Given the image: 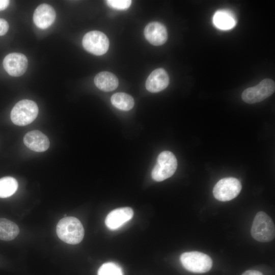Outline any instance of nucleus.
Returning a JSON list of instances; mask_svg holds the SVG:
<instances>
[{
    "label": "nucleus",
    "mask_w": 275,
    "mask_h": 275,
    "mask_svg": "<svg viewBox=\"0 0 275 275\" xmlns=\"http://www.w3.org/2000/svg\"><path fill=\"white\" fill-rule=\"evenodd\" d=\"M6 71L11 76L18 77L22 75L28 66L26 57L22 53L13 52L7 54L3 62Z\"/></svg>",
    "instance_id": "nucleus-9"
},
{
    "label": "nucleus",
    "mask_w": 275,
    "mask_h": 275,
    "mask_svg": "<svg viewBox=\"0 0 275 275\" xmlns=\"http://www.w3.org/2000/svg\"><path fill=\"white\" fill-rule=\"evenodd\" d=\"M241 275H263L262 272L255 270H248L244 272Z\"/></svg>",
    "instance_id": "nucleus-23"
},
{
    "label": "nucleus",
    "mask_w": 275,
    "mask_h": 275,
    "mask_svg": "<svg viewBox=\"0 0 275 275\" xmlns=\"http://www.w3.org/2000/svg\"><path fill=\"white\" fill-rule=\"evenodd\" d=\"M82 43L84 48L87 51L96 56L105 53L109 45L107 36L98 31H92L86 34Z\"/></svg>",
    "instance_id": "nucleus-8"
},
{
    "label": "nucleus",
    "mask_w": 275,
    "mask_h": 275,
    "mask_svg": "<svg viewBox=\"0 0 275 275\" xmlns=\"http://www.w3.org/2000/svg\"><path fill=\"white\" fill-rule=\"evenodd\" d=\"M144 36L151 44L159 46L167 40L168 33L165 26L159 22H151L145 28Z\"/></svg>",
    "instance_id": "nucleus-11"
},
{
    "label": "nucleus",
    "mask_w": 275,
    "mask_h": 275,
    "mask_svg": "<svg viewBox=\"0 0 275 275\" xmlns=\"http://www.w3.org/2000/svg\"><path fill=\"white\" fill-rule=\"evenodd\" d=\"M38 114V107L36 103L31 100L23 99L14 105L10 118L14 124L22 126L32 123Z\"/></svg>",
    "instance_id": "nucleus-3"
},
{
    "label": "nucleus",
    "mask_w": 275,
    "mask_h": 275,
    "mask_svg": "<svg viewBox=\"0 0 275 275\" xmlns=\"http://www.w3.org/2000/svg\"><path fill=\"white\" fill-rule=\"evenodd\" d=\"M180 260L186 270L194 273L206 272L212 266V261L208 255L197 251L185 252L181 254Z\"/></svg>",
    "instance_id": "nucleus-4"
},
{
    "label": "nucleus",
    "mask_w": 275,
    "mask_h": 275,
    "mask_svg": "<svg viewBox=\"0 0 275 275\" xmlns=\"http://www.w3.org/2000/svg\"><path fill=\"white\" fill-rule=\"evenodd\" d=\"M97 275H123V272L118 264L114 262H107L100 267Z\"/></svg>",
    "instance_id": "nucleus-20"
},
{
    "label": "nucleus",
    "mask_w": 275,
    "mask_h": 275,
    "mask_svg": "<svg viewBox=\"0 0 275 275\" xmlns=\"http://www.w3.org/2000/svg\"><path fill=\"white\" fill-rule=\"evenodd\" d=\"M275 90L274 81L269 78L263 79L254 87L246 89L242 93V100L250 104L262 101L271 95Z\"/></svg>",
    "instance_id": "nucleus-6"
},
{
    "label": "nucleus",
    "mask_w": 275,
    "mask_h": 275,
    "mask_svg": "<svg viewBox=\"0 0 275 275\" xmlns=\"http://www.w3.org/2000/svg\"><path fill=\"white\" fill-rule=\"evenodd\" d=\"M106 2L109 7L121 10L128 9L131 4L129 0H108Z\"/></svg>",
    "instance_id": "nucleus-21"
},
{
    "label": "nucleus",
    "mask_w": 275,
    "mask_h": 275,
    "mask_svg": "<svg viewBox=\"0 0 275 275\" xmlns=\"http://www.w3.org/2000/svg\"><path fill=\"white\" fill-rule=\"evenodd\" d=\"M94 81L98 89L105 92L115 90L119 84L117 76L108 71H102L98 73L95 76Z\"/></svg>",
    "instance_id": "nucleus-15"
},
{
    "label": "nucleus",
    "mask_w": 275,
    "mask_h": 275,
    "mask_svg": "<svg viewBox=\"0 0 275 275\" xmlns=\"http://www.w3.org/2000/svg\"><path fill=\"white\" fill-rule=\"evenodd\" d=\"M213 22L215 26L223 30L231 29L236 24L234 15L230 11L226 10L216 12L213 17Z\"/></svg>",
    "instance_id": "nucleus-16"
},
{
    "label": "nucleus",
    "mask_w": 275,
    "mask_h": 275,
    "mask_svg": "<svg viewBox=\"0 0 275 275\" xmlns=\"http://www.w3.org/2000/svg\"><path fill=\"white\" fill-rule=\"evenodd\" d=\"M112 104L116 108L128 111L130 110L134 106L133 98L130 95L125 93H116L114 94L111 99Z\"/></svg>",
    "instance_id": "nucleus-18"
},
{
    "label": "nucleus",
    "mask_w": 275,
    "mask_h": 275,
    "mask_svg": "<svg viewBox=\"0 0 275 275\" xmlns=\"http://www.w3.org/2000/svg\"><path fill=\"white\" fill-rule=\"evenodd\" d=\"M241 189L240 182L234 177L224 178L214 185L213 194L218 201L225 202L236 198Z\"/></svg>",
    "instance_id": "nucleus-7"
},
{
    "label": "nucleus",
    "mask_w": 275,
    "mask_h": 275,
    "mask_svg": "<svg viewBox=\"0 0 275 275\" xmlns=\"http://www.w3.org/2000/svg\"><path fill=\"white\" fill-rule=\"evenodd\" d=\"M251 233L256 240L267 242L275 236V227L271 217L263 211L258 212L253 222Z\"/></svg>",
    "instance_id": "nucleus-2"
},
{
    "label": "nucleus",
    "mask_w": 275,
    "mask_h": 275,
    "mask_svg": "<svg viewBox=\"0 0 275 275\" xmlns=\"http://www.w3.org/2000/svg\"><path fill=\"white\" fill-rule=\"evenodd\" d=\"M19 233L18 226L14 222L0 218V239L10 241L16 237Z\"/></svg>",
    "instance_id": "nucleus-17"
},
{
    "label": "nucleus",
    "mask_w": 275,
    "mask_h": 275,
    "mask_svg": "<svg viewBox=\"0 0 275 275\" xmlns=\"http://www.w3.org/2000/svg\"><path fill=\"white\" fill-rule=\"evenodd\" d=\"M18 182L10 176L0 178V198H6L13 195L18 188Z\"/></svg>",
    "instance_id": "nucleus-19"
},
{
    "label": "nucleus",
    "mask_w": 275,
    "mask_h": 275,
    "mask_svg": "<svg viewBox=\"0 0 275 275\" xmlns=\"http://www.w3.org/2000/svg\"><path fill=\"white\" fill-rule=\"evenodd\" d=\"M169 84V77L163 68L153 70L146 81L147 90L151 93L159 92L166 89Z\"/></svg>",
    "instance_id": "nucleus-14"
},
{
    "label": "nucleus",
    "mask_w": 275,
    "mask_h": 275,
    "mask_svg": "<svg viewBox=\"0 0 275 275\" xmlns=\"http://www.w3.org/2000/svg\"><path fill=\"white\" fill-rule=\"evenodd\" d=\"M23 142L28 148L38 152L47 150L50 145L47 136L37 130L27 132L23 138Z\"/></svg>",
    "instance_id": "nucleus-13"
},
{
    "label": "nucleus",
    "mask_w": 275,
    "mask_h": 275,
    "mask_svg": "<svg viewBox=\"0 0 275 275\" xmlns=\"http://www.w3.org/2000/svg\"><path fill=\"white\" fill-rule=\"evenodd\" d=\"M56 16L55 10L50 5L42 4L35 9L33 15V21L38 28L45 29L54 22Z\"/></svg>",
    "instance_id": "nucleus-12"
},
{
    "label": "nucleus",
    "mask_w": 275,
    "mask_h": 275,
    "mask_svg": "<svg viewBox=\"0 0 275 275\" xmlns=\"http://www.w3.org/2000/svg\"><path fill=\"white\" fill-rule=\"evenodd\" d=\"M9 25L8 22L4 19L0 18V36L5 35L9 30Z\"/></svg>",
    "instance_id": "nucleus-22"
},
{
    "label": "nucleus",
    "mask_w": 275,
    "mask_h": 275,
    "mask_svg": "<svg viewBox=\"0 0 275 275\" xmlns=\"http://www.w3.org/2000/svg\"><path fill=\"white\" fill-rule=\"evenodd\" d=\"M10 1L8 0H0V11L6 9L9 6Z\"/></svg>",
    "instance_id": "nucleus-24"
},
{
    "label": "nucleus",
    "mask_w": 275,
    "mask_h": 275,
    "mask_svg": "<svg viewBox=\"0 0 275 275\" xmlns=\"http://www.w3.org/2000/svg\"><path fill=\"white\" fill-rule=\"evenodd\" d=\"M177 167V160L173 153L169 151L161 152L152 171V178L156 181H161L171 177Z\"/></svg>",
    "instance_id": "nucleus-5"
},
{
    "label": "nucleus",
    "mask_w": 275,
    "mask_h": 275,
    "mask_svg": "<svg viewBox=\"0 0 275 275\" xmlns=\"http://www.w3.org/2000/svg\"><path fill=\"white\" fill-rule=\"evenodd\" d=\"M133 215V210L130 207L117 208L108 214L105 224L109 229L116 230L130 221Z\"/></svg>",
    "instance_id": "nucleus-10"
},
{
    "label": "nucleus",
    "mask_w": 275,
    "mask_h": 275,
    "mask_svg": "<svg viewBox=\"0 0 275 275\" xmlns=\"http://www.w3.org/2000/svg\"><path fill=\"white\" fill-rule=\"evenodd\" d=\"M57 234L64 242L71 244H78L84 236V229L76 217L66 216L62 218L56 228Z\"/></svg>",
    "instance_id": "nucleus-1"
}]
</instances>
